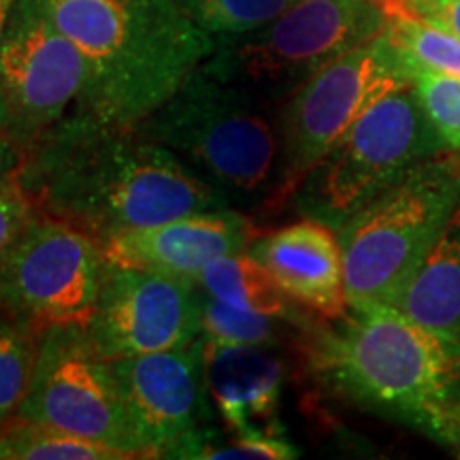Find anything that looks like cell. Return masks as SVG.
Wrapping results in <instances>:
<instances>
[{
    "instance_id": "obj_1",
    "label": "cell",
    "mask_w": 460,
    "mask_h": 460,
    "mask_svg": "<svg viewBox=\"0 0 460 460\" xmlns=\"http://www.w3.org/2000/svg\"><path fill=\"white\" fill-rule=\"evenodd\" d=\"M20 181L39 214L85 230L101 243L143 226L228 209V200L147 139L75 109L31 149Z\"/></svg>"
},
{
    "instance_id": "obj_12",
    "label": "cell",
    "mask_w": 460,
    "mask_h": 460,
    "mask_svg": "<svg viewBox=\"0 0 460 460\" xmlns=\"http://www.w3.org/2000/svg\"><path fill=\"white\" fill-rule=\"evenodd\" d=\"M128 422L147 458H194L211 433L205 339L186 348L111 360Z\"/></svg>"
},
{
    "instance_id": "obj_14",
    "label": "cell",
    "mask_w": 460,
    "mask_h": 460,
    "mask_svg": "<svg viewBox=\"0 0 460 460\" xmlns=\"http://www.w3.org/2000/svg\"><path fill=\"white\" fill-rule=\"evenodd\" d=\"M256 237L254 224L228 207L126 230L101 245L109 267L137 269L197 284L200 271L211 261L250 250Z\"/></svg>"
},
{
    "instance_id": "obj_22",
    "label": "cell",
    "mask_w": 460,
    "mask_h": 460,
    "mask_svg": "<svg viewBox=\"0 0 460 460\" xmlns=\"http://www.w3.org/2000/svg\"><path fill=\"white\" fill-rule=\"evenodd\" d=\"M388 34L407 60L430 71L460 79V41L416 17L388 9Z\"/></svg>"
},
{
    "instance_id": "obj_11",
    "label": "cell",
    "mask_w": 460,
    "mask_h": 460,
    "mask_svg": "<svg viewBox=\"0 0 460 460\" xmlns=\"http://www.w3.org/2000/svg\"><path fill=\"white\" fill-rule=\"evenodd\" d=\"M85 60L39 0H17L0 43V132L32 149L77 107Z\"/></svg>"
},
{
    "instance_id": "obj_31",
    "label": "cell",
    "mask_w": 460,
    "mask_h": 460,
    "mask_svg": "<svg viewBox=\"0 0 460 460\" xmlns=\"http://www.w3.org/2000/svg\"><path fill=\"white\" fill-rule=\"evenodd\" d=\"M458 158H460V154H458Z\"/></svg>"
},
{
    "instance_id": "obj_9",
    "label": "cell",
    "mask_w": 460,
    "mask_h": 460,
    "mask_svg": "<svg viewBox=\"0 0 460 460\" xmlns=\"http://www.w3.org/2000/svg\"><path fill=\"white\" fill-rule=\"evenodd\" d=\"M15 418L147 458L126 413L111 360L102 358L85 326L56 324L41 332L26 399Z\"/></svg>"
},
{
    "instance_id": "obj_13",
    "label": "cell",
    "mask_w": 460,
    "mask_h": 460,
    "mask_svg": "<svg viewBox=\"0 0 460 460\" xmlns=\"http://www.w3.org/2000/svg\"><path fill=\"white\" fill-rule=\"evenodd\" d=\"M197 288L169 275L109 267L85 331L107 360L186 348L200 337L203 292Z\"/></svg>"
},
{
    "instance_id": "obj_25",
    "label": "cell",
    "mask_w": 460,
    "mask_h": 460,
    "mask_svg": "<svg viewBox=\"0 0 460 460\" xmlns=\"http://www.w3.org/2000/svg\"><path fill=\"white\" fill-rule=\"evenodd\" d=\"M296 456L298 450L279 430L233 433L230 441H216V437L209 435L194 454V458L207 460H290Z\"/></svg>"
},
{
    "instance_id": "obj_21",
    "label": "cell",
    "mask_w": 460,
    "mask_h": 460,
    "mask_svg": "<svg viewBox=\"0 0 460 460\" xmlns=\"http://www.w3.org/2000/svg\"><path fill=\"white\" fill-rule=\"evenodd\" d=\"M295 3L296 0H180L194 24L216 41L261 31Z\"/></svg>"
},
{
    "instance_id": "obj_20",
    "label": "cell",
    "mask_w": 460,
    "mask_h": 460,
    "mask_svg": "<svg viewBox=\"0 0 460 460\" xmlns=\"http://www.w3.org/2000/svg\"><path fill=\"white\" fill-rule=\"evenodd\" d=\"M41 332L31 322L4 309L0 314V429L17 416L26 399Z\"/></svg>"
},
{
    "instance_id": "obj_17",
    "label": "cell",
    "mask_w": 460,
    "mask_h": 460,
    "mask_svg": "<svg viewBox=\"0 0 460 460\" xmlns=\"http://www.w3.org/2000/svg\"><path fill=\"white\" fill-rule=\"evenodd\" d=\"M394 307L460 352V199Z\"/></svg>"
},
{
    "instance_id": "obj_8",
    "label": "cell",
    "mask_w": 460,
    "mask_h": 460,
    "mask_svg": "<svg viewBox=\"0 0 460 460\" xmlns=\"http://www.w3.org/2000/svg\"><path fill=\"white\" fill-rule=\"evenodd\" d=\"M444 149L413 85L390 92L307 177L298 190L303 211L337 230L416 166L441 156Z\"/></svg>"
},
{
    "instance_id": "obj_18",
    "label": "cell",
    "mask_w": 460,
    "mask_h": 460,
    "mask_svg": "<svg viewBox=\"0 0 460 460\" xmlns=\"http://www.w3.org/2000/svg\"><path fill=\"white\" fill-rule=\"evenodd\" d=\"M197 286L205 295L243 309V312L286 318L290 307L267 267L250 250L211 261L200 271Z\"/></svg>"
},
{
    "instance_id": "obj_16",
    "label": "cell",
    "mask_w": 460,
    "mask_h": 460,
    "mask_svg": "<svg viewBox=\"0 0 460 460\" xmlns=\"http://www.w3.org/2000/svg\"><path fill=\"white\" fill-rule=\"evenodd\" d=\"M209 399L230 433L278 430L284 362L269 345H207Z\"/></svg>"
},
{
    "instance_id": "obj_23",
    "label": "cell",
    "mask_w": 460,
    "mask_h": 460,
    "mask_svg": "<svg viewBox=\"0 0 460 460\" xmlns=\"http://www.w3.org/2000/svg\"><path fill=\"white\" fill-rule=\"evenodd\" d=\"M275 320L271 315L243 312L203 292L200 337L207 345H271Z\"/></svg>"
},
{
    "instance_id": "obj_24",
    "label": "cell",
    "mask_w": 460,
    "mask_h": 460,
    "mask_svg": "<svg viewBox=\"0 0 460 460\" xmlns=\"http://www.w3.org/2000/svg\"><path fill=\"white\" fill-rule=\"evenodd\" d=\"M405 65L413 90H416L430 124L435 126L437 135L441 137L446 149L460 154V79L446 77V75L420 66L407 58Z\"/></svg>"
},
{
    "instance_id": "obj_4",
    "label": "cell",
    "mask_w": 460,
    "mask_h": 460,
    "mask_svg": "<svg viewBox=\"0 0 460 460\" xmlns=\"http://www.w3.org/2000/svg\"><path fill=\"white\" fill-rule=\"evenodd\" d=\"M137 128L216 188L228 205L267 200L279 169V122L264 99L199 68Z\"/></svg>"
},
{
    "instance_id": "obj_27",
    "label": "cell",
    "mask_w": 460,
    "mask_h": 460,
    "mask_svg": "<svg viewBox=\"0 0 460 460\" xmlns=\"http://www.w3.org/2000/svg\"><path fill=\"white\" fill-rule=\"evenodd\" d=\"M388 9L416 17L460 41V0H384Z\"/></svg>"
},
{
    "instance_id": "obj_26",
    "label": "cell",
    "mask_w": 460,
    "mask_h": 460,
    "mask_svg": "<svg viewBox=\"0 0 460 460\" xmlns=\"http://www.w3.org/2000/svg\"><path fill=\"white\" fill-rule=\"evenodd\" d=\"M37 214V207L26 192L24 183L20 181V175L0 183V261L7 256Z\"/></svg>"
},
{
    "instance_id": "obj_19",
    "label": "cell",
    "mask_w": 460,
    "mask_h": 460,
    "mask_svg": "<svg viewBox=\"0 0 460 460\" xmlns=\"http://www.w3.org/2000/svg\"><path fill=\"white\" fill-rule=\"evenodd\" d=\"M124 452L13 418L0 429V460H126Z\"/></svg>"
},
{
    "instance_id": "obj_5",
    "label": "cell",
    "mask_w": 460,
    "mask_h": 460,
    "mask_svg": "<svg viewBox=\"0 0 460 460\" xmlns=\"http://www.w3.org/2000/svg\"><path fill=\"white\" fill-rule=\"evenodd\" d=\"M460 199V158H430L339 226L352 312L396 305Z\"/></svg>"
},
{
    "instance_id": "obj_28",
    "label": "cell",
    "mask_w": 460,
    "mask_h": 460,
    "mask_svg": "<svg viewBox=\"0 0 460 460\" xmlns=\"http://www.w3.org/2000/svg\"><path fill=\"white\" fill-rule=\"evenodd\" d=\"M430 437H437L441 444L450 446L460 456V402H454L437 418Z\"/></svg>"
},
{
    "instance_id": "obj_29",
    "label": "cell",
    "mask_w": 460,
    "mask_h": 460,
    "mask_svg": "<svg viewBox=\"0 0 460 460\" xmlns=\"http://www.w3.org/2000/svg\"><path fill=\"white\" fill-rule=\"evenodd\" d=\"M24 163V149L11 141L4 132H0V183L15 180Z\"/></svg>"
},
{
    "instance_id": "obj_15",
    "label": "cell",
    "mask_w": 460,
    "mask_h": 460,
    "mask_svg": "<svg viewBox=\"0 0 460 460\" xmlns=\"http://www.w3.org/2000/svg\"><path fill=\"white\" fill-rule=\"evenodd\" d=\"M250 252L290 301L326 320L348 314L341 241L331 224L305 216L256 237Z\"/></svg>"
},
{
    "instance_id": "obj_6",
    "label": "cell",
    "mask_w": 460,
    "mask_h": 460,
    "mask_svg": "<svg viewBox=\"0 0 460 460\" xmlns=\"http://www.w3.org/2000/svg\"><path fill=\"white\" fill-rule=\"evenodd\" d=\"M388 20L384 0H296L261 31L216 41L203 68L264 101L275 99L376 39Z\"/></svg>"
},
{
    "instance_id": "obj_7",
    "label": "cell",
    "mask_w": 460,
    "mask_h": 460,
    "mask_svg": "<svg viewBox=\"0 0 460 460\" xmlns=\"http://www.w3.org/2000/svg\"><path fill=\"white\" fill-rule=\"evenodd\" d=\"M405 58L388 31L339 56L290 94L279 115L278 180L264 209L278 211L369 109L410 85Z\"/></svg>"
},
{
    "instance_id": "obj_3",
    "label": "cell",
    "mask_w": 460,
    "mask_h": 460,
    "mask_svg": "<svg viewBox=\"0 0 460 460\" xmlns=\"http://www.w3.org/2000/svg\"><path fill=\"white\" fill-rule=\"evenodd\" d=\"M320 369L367 410L430 435L460 402V352L394 305L358 309L320 343Z\"/></svg>"
},
{
    "instance_id": "obj_10",
    "label": "cell",
    "mask_w": 460,
    "mask_h": 460,
    "mask_svg": "<svg viewBox=\"0 0 460 460\" xmlns=\"http://www.w3.org/2000/svg\"><path fill=\"white\" fill-rule=\"evenodd\" d=\"M109 264L99 239L37 216L0 261V307L37 329L88 326Z\"/></svg>"
},
{
    "instance_id": "obj_2",
    "label": "cell",
    "mask_w": 460,
    "mask_h": 460,
    "mask_svg": "<svg viewBox=\"0 0 460 460\" xmlns=\"http://www.w3.org/2000/svg\"><path fill=\"white\" fill-rule=\"evenodd\" d=\"M82 51L79 105L115 126H137L214 54L216 39L194 24L180 0H39Z\"/></svg>"
},
{
    "instance_id": "obj_30",
    "label": "cell",
    "mask_w": 460,
    "mask_h": 460,
    "mask_svg": "<svg viewBox=\"0 0 460 460\" xmlns=\"http://www.w3.org/2000/svg\"><path fill=\"white\" fill-rule=\"evenodd\" d=\"M15 3L17 0H0V43H3L4 32H7L9 17H11V13H13Z\"/></svg>"
}]
</instances>
